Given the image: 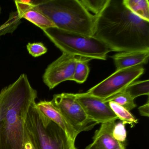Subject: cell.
<instances>
[{"mask_svg":"<svg viewBox=\"0 0 149 149\" xmlns=\"http://www.w3.org/2000/svg\"><path fill=\"white\" fill-rule=\"evenodd\" d=\"M85 149H98L97 147L93 143H91L90 144L88 145Z\"/></svg>","mask_w":149,"mask_h":149,"instance_id":"24","label":"cell"},{"mask_svg":"<svg viewBox=\"0 0 149 149\" xmlns=\"http://www.w3.org/2000/svg\"><path fill=\"white\" fill-rule=\"evenodd\" d=\"M37 92L23 74L0 92V149H22L26 118Z\"/></svg>","mask_w":149,"mask_h":149,"instance_id":"2","label":"cell"},{"mask_svg":"<svg viewBox=\"0 0 149 149\" xmlns=\"http://www.w3.org/2000/svg\"><path fill=\"white\" fill-rule=\"evenodd\" d=\"M77 101L81 104L88 117L98 124L104 123L118 119L108 103L88 93L75 94Z\"/></svg>","mask_w":149,"mask_h":149,"instance_id":"9","label":"cell"},{"mask_svg":"<svg viewBox=\"0 0 149 149\" xmlns=\"http://www.w3.org/2000/svg\"><path fill=\"white\" fill-rule=\"evenodd\" d=\"M0 119H1V109H0Z\"/></svg>","mask_w":149,"mask_h":149,"instance_id":"26","label":"cell"},{"mask_svg":"<svg viewBox=\"0 0 149 149\" xmlns=\"http://www.w3.org/2000/svg\"><path fill=\"white\" fill-rule=\"evenodd\" d=\"M123 2L132 13L144 20L149 22L148 0H123Z\"/></svg>","mask_w":149,"mask_h":149,"instance_id":"14","label":"cell"},{"mask_svg":"<svg viewBox=\"0 0 149 149\" xmlns=\"http://www.w3.org/2000/svg\"><path fill=\"white\" fill-rule=\"evenodd\" d=\"M36 108L49 120L56 124L75 142L78 133L73 129L59 109L51 101H41L36 104Z\"/></svg>","mask_w":149,"mask_h":149,"instance_id":"11","label":"cell"},{"mask_svg":"<svg viewBox=\"0 0 149 149\" xmlns=\"http://www.w3.org/2000/svg\"><path fill=\"white\" fill-rule=\"evenodd\" d=\"M108 103L118 119H120L125 124H130L132 127L138 123V119L128 110L114 102H109Z\"/></svg>","mask_w":149,"mask_h":149,"instance_id":"16","label":"cell"},{"mask_svg":"<svg viewBox=\"0 0 149 149\" xmlns=\"http://www.w3.org/2000/svg\"><path fill=\"white\" fill-rule=\"evenodd\" d=\"M1 8L0 7V14H1Z\"/></svg>","mask_w":149,"mask_h":149,"instance_id":"25","label":"cell"},{"mask_svg":"<svg viewBox=\"0 0 149 149\" xmlns=\"http://www.w3.org/2000/svg\"><path fill=\"white\" fill-rule=\"evenodd\" d=\"M112 135L113 137L118 142L124 143L127 136L125 124L121 121L116 123L112 130Z\"/></svg>","mask_w":149,"mask_h":149,"instance_id":"21","label":"cell"},{"mask_svg":"<svg viewBox=\"0 0 149 149\" xmlns=\"http://www.w3.org/2000/svg\"><path fill=\"white\" fill-rule=\"evenodd\" d=\"M149 51L120 52L111 56L116 70L140 66L148 61Z\"/></svg>","mask_w":149,"mask_h":149,"instance_id":"13","label":"cell"},{"mask_svg":"<svg viewBox=\"0 0 149 149\" xmlns=\"http://www.w3.org/2000/svg\"><path fill=\"white\" fill-rule=\"evenodd\" d=\"M77 56L63 53L48 66L43 75L44 83L49 89L67 81H72Z\"/></svg>","mask_w":149,"mask_h":149,"instance_id":"8","label":"cell"},{"mask_svg":"<svg viewBox=\"0 0 149 149\" xmlns=\"http://www.w3.org/2000/svg\"><path fill=\"white\" fill-rule=\"evenodd\" d=\"M109 0H80V2L89 12L95 16L99 15L105 8Z\"/></svg>","mask_w":149,"mask_h":149,"instance_id":"19","label":"cell"},{"mask_svg":"<svg viewBox=\"0 0 149 149\" xmlns=\"http://www.w3.org/2000/svg\"><path fill=\"white\" fill-rule=\"evenodd\" d=\"M27 49L29 54L34 57L41 56L47 51V49L41 42L29 43L27 45Z\"/></svg>","mask_w":149,"mask_h":149,"instance_id":"20","label":"cell"},{"mask_svg":"<svg viewBox=\"0 0 149 149\" xmlns=\"http://www.w3.org/2000/svg\"><path fill=\"white\" fill-rule=\"evenodd\" d=\"M116 121L101 124L96 131L92 142L98 149H125L124 143L116 140L112 135Z\"/></svg>","mask_w":149,"mask_h":149,"instance_id":"12","label":"cell"},{"mask_svg":"<svg viewBox=\"0 0 149 149\" xmlns=\"http://www.w3.org/2000/svg\"><path fill=\"white\" fill-rule=\"evenodd\" d=\"M30 106L25 126L37 149H77L75 142L57 125L49 120L36 108Z\"/></svg>","mask_w":149,"mask_h":149,"instance_id":"4","label":"cell"},{"mask_svg":"<svg viewBox=\"0 0 149 149\" xmlns=\"http://www.w3.org/2000/svg\"><path fill=\"white\" fill-rule=\"evenodd\" d=\"M91 60L90 58L77 56L72 81L80 84L83 83L86 81L90 71L88 62Z\"/></svg>","mask_w":149,"mask_h":149,"instance_id":"15","label":"cell"},{"mask_svg":"<svg viewBox=\"0 0 149 149\" xmlns=\"http://www.w3.org/2000/svg\"><path fill=\"white\" fill-rule=\"evenodd\" d=\"M132 98L141 95H149V81L148 80L132 83L125 89Z\"/></svg>","mask_w":149,"mask_h":149,"instance_id":"18","label":"cell"},{"mask_svg":"<svg viewBox=\"0 0 149 149\" xmlns=\"http://www.w3.org/2000/svg\"><path fill=\"white\" fill-rule=\"evenodd\" d=\"M105 102H113L122 106L128 111L132 110L136 107L134 99L131 97L125 90L109 97L103 100Z\"/></svg>","mask_w":149,"mask_h":149,"instance_id":"17","label":"cell"},{"mask_svg":"<svg viewBox=\"0 0 149 149\" xmlns=\"http://www.w3.org/2000/svg\"><path fill=\"white\" fill-rule=\"evenodd\" d=\"M95 16L93 36L111 51H149V22L132 13L123 0H109Z\"/></svg>","mask_w":149,"mask_h":149,"instance_id":"1","label":"cell"},{"mask_svg":"<svg viewBox=\"0 0 149 149\" xmlns=\"http://www.w3.org/2000/svg\"><path fill=\"white\" fill-rule=\"evenodd\" d=\"M33 2L35 7L57 28L93 36L96 16L79 0H42Z\"/></svg>","mask_w":149,"mask_h":149,"instance_id":"3","label":"cell"},{"mask_svg":"<svg viewBox=\"0 0 149 149\" xmlns=\"http://www.w3.org/2000/svg\"><path fill=\"white\" fill-rule=\"evenodd\" d=\"M139 111L140 115L143 116H149V102L147 100V102L138 108Z\"/></svg>","mask_w":149,"mask_h":149,"instance_id":"23","label":"cell"},{"mask_svg":"<svg viewBox=\"0 0 149 149\" xmlns=\"http://www.w3.org/2000/svg\"><path fill=\"white\" fill-rule=\"evenodd\" d=\"M144 70L141 66L116 70L87 93L102 100L107 99L125 90L143 74Z\"/></svg>","mask_w":149,"mask_h":149,"instance_id":"6","label":"cell"},{"mask_svg":"<svg viewBox=\"0 0 149 149\" xmlns=\"http://www.w3.org/2000/svg\"><path fill=\"white\" fill-rule=\"evenodd\" d=\"M22 149H37L32 142L26 128L25 131V140Z\"/></svg>","mask_w":149,"mask_h":149,"instance_id":"22","label":"cell"},{"mask_svg":"<svg viewBox=\"0 0 149 149\" xmlns=\"http://www.w3.org/2000/svg\"><path fill=\"white\" fill-rule=\"evenodd\" d=\"M51 101L78 134L82 132L90 130L97 125L88 117L77 101L75 94H56L54 95Z\"/></svg>","mask_w":149,"mask_h":149,"instance_id":"7","label":"cell"},{"mask_svg":"<svg viewBox=\"0 0 149 149\" xmlns=\"http://www.w3.org/2000/svg\"><path fill=\"white\" fill-rule=\"evenodd\" d=\"M17 12L21 19H25L42 29L56 27L42 13L35 7L33 1H15Z\"/></svg>","mask_w":149,"mask_h":149,"instance_id":"10","label":"cell"},{"mask_svg":"<svg viewBox=\"0 0 149 149\" xmlns=\"http://www.w3.org/2000/svg\"><path fill=\"white\" fill-rule=\"evenodd\" d=\"M49 40L63 53L76 56L105 60L111 50L93 36L70 32L56 27L43 30Z\"/></svg>","mask_w":149,"mask_h":149,"instance_id":"5","label":"cell"}]
</instances>
